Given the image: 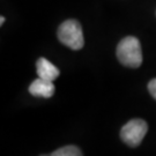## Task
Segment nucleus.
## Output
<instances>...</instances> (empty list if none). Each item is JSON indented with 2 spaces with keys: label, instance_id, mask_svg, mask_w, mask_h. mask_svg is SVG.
I'll use <instances>...</instances> for the list:
<instances>
[{
  "label": "nucleus",
  "instance_id": "nucleus-1",
  "mask_svg": "<svg viewBox=\"0 0 156 156\" xmlns=\"http://www.w3.org/2000/svg\"><path fill=\"white\" fill-rule=\"evenodd\" d=\"M117 57L124 66L136 68L142 62V50L139 39L133 36L123 38L117 46Z\"/></svg>",
  "mask_w": 156,
  "mask_h": 156
},
{
  "label": "nucleus",
  "instance_id": "nucleus-2",
  "mask_svg": "<svg viewBox=\"0 0 156 156\" xmlns=\"http://www.w3.org/2000/svg\"><path fill=\"white\" fill-rule=\"evenodd\" d=\"M58 38L60 43L72 50H80L84 45L81 24L76 20H66L58 28Z\"/></svg>",
  "mask_w": 156,
  "mask_h": 156
},
{
  "label": "nucleus",
  "instance_id": "nucleus-3",
  "mask_svg": "<svg viewBox=\"0 0 156 156\" xmlns=\"http://www.w3.org/2000/svg\"><path fill=\"white\" fill-rule=\"evenodd\" d=\"M148 131V125L142 119H132L123 126L120 138L129 147H138Z\"/></svg>",
  "mask_w": 156,
  "mask_h": 156
},
{
  "label": "nucleus",
  "instance_id": "nucleus-4",
  "mask_svg": "<svg viewBox=\"0 0 156 156\" xmlns=\"http://www.w3.org/2000/svg\"><path fill=\"white\" fill-rule=\"evenodd\" d=\"M29 93L33 96L50 98L51 96L55 94L53 81H49V80L42 78L36 79L35 81H33V83L29 86Z\"/></svg>",
  "mask_w": 156,
  "mask_h": 156
},
{
  "label": "nucleus",
  "instance_id": "nucleus-5",
  "mask_svg": "<svg viewBox=\"0 0 156 156\" xmlns=\"http://www.w3.org/2000/svg\"><path fill=\"white\" fill-rule=\"evenodd\" d=\"M36 71H37L38 78L45 79V80H49V81H55L60 74L59 69L45 58H39L37 60Z\"/></svg>",
  "mask_w": 156,
  "mask_h": 156
},
{
  "label": "nucleus",
  "instance_id": "nucleus-6",
  "mask_svg": "<svg viewBox=\"0 0 156 156\" xmlns=\"http://www.w3.org/2000/svg\"><path fill=\"white\" fill-rule=\"evenodd\" d=\"M52 156H81L82 153L75 146H65L62 148L57 149L56 151H53Z\"/></svg>",
  "mask_w": 156,
  "mask_h": 156
},
{
  "label": "nucleus",
  "instance_id": "nucleus-7",
  "mask_svg": "<svg viewBox=\"0 0 156 156\" xmlns=\"http://www.w3.org/2000/svg\"><path fill=\"white\" fill-rule=\"evenodd\" d=\"M148 90H149L151 96L156 100V79H153L148 83Z\"/></svg>",
  "mask_w": 156,
  "mask_h": 156
},
{
  "label": "nucleus",
  "instance_id": "nucleus-8",
  "mask_svg": "<svg viewBox=\"0 0 156 156\" xmlns=\"http://www.w3.org/2000/svg\"><path fill=\"white\" fill-rule=\"evenodd\" d=\"M4 22H5V17L1 16V17H0V24L2 26V24H4Z\"/></svg>",
  "mask_w": 156,
  "mask_h": 156
}]
</instances>
